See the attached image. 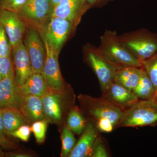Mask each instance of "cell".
Listing matches in <instances>:
<instances>
[{
	"mask_svg": "<svg viewBox=\"0 0 157 157\" xmlns=\"http://www.w3.org/2000/svg\"><path fill=\"white\" fill-rule=\"evenodd\" d=\"M98 48L104 58L117 70L128 67H142L141 62L121 43L116 31L106 30L100 37Z\"/></svg>",
	"mask_w": 157,
	"mask_h": 157,
	"instance_id": "1",
	"label": "cell"
},
{
	"mask_svg": "<svg viewBox=\"0 0 157 157\" xmlns=\"http://www.w3.org/2000/svg\"><path fill=\"white\" fill-rule=\"evenodd\" d=\"M75 94L70 86L58 90L49 89L41 98L45 119L48 122L60 124L75 106Z\"/></svg>",
	"mask_w": 157,
	"mask_h": 157,
	"instance_id": "2",
	"label": "cell"
},
{
	"mask_svg": "<svg viewBox=\"0 0 157 157\" xmlns=\"http://www.w3.org/2000/svg\"><path fill=\"white\" fill-rule=\"evenodd\" d=\"M119 40L135 58L140 62L157 53V33L146 29L118 35Z\"/></svg>",
	"mask_w": 157,
	"mask_h": 157,
	"instance_id": "3",
	"label": "cell"
},
{
	"mask_svg": "<svg viewBox=\"0 0 157 157\" xmlns=\"http://www.w3.org/2000/svg\"><path fill=\"white\" fill-rule=\"evenodd\" d=\"M80 109L89 121L95 125L104 119L109 120L115 129L123 114L122 109L116 107L104 98H96L86 95L78 96Z\"/></svg>",
	"mask_w": 157,
	"mask_h": 157,
	"instance_id": "4",
	"label": "cell"
},
{
	"mask_svg": "<svg viewBox=\"0 0 157 157\" xmlns=\"http://www.w3.org/2000/svg\"><path fill=\"white\" fill-rule=\"evenodd\" d=\"M157 125V104L152 100H139L123 110L117 128Z\"/></svg>",
	"mask_w": 157,
	"mask_h": 157,
	"instance_id": "5",
	"label": "cell"
},
{
	"mask_svg": "<svg viewBox=\"0 0 157 157\" xmlns=\"http://www.w3.org/2000/svg\"><path fill=\"white\" fill-rule=\"evenodd\" d=\"M54 9L50 0H27L17 13L27 25L34 27L41 33L52 17Z\"/></svg>",
	"mask_w": 157,
	"mask_h": 157,
	"instance_id": "6",
	"label": "cell"
},
{
	"mask_svg": "<svg viewBox=\"0 0 157 157\" xmlns=\"http://www.w3.org/2000/svg\"><path fill=\"white\" fill-rule=\"evenodd\" d=\"M84 56L86 63L97 76L101 92H103L113 81L114 73L117 70L104 58L98 48L94 45L87 44L85 46Z\"/></svg>",
	"mask_w": 157,
	"mask_h": 157,
	"instance_id": "7",
	"label": "cell"
},
{
	"mask_svg": "<svg viewBox=\"0 0 157 157\" xmlns=\"http://www.w3.org/2000/svg\"><path fill=\"white\" fill-rule=\"evenodd\" d=\"M23 42L29 56L34 73L43 74L46 51L38 30L32 26L27 25Z\"/></svg>",
	"mask_w": 157,
	"mask_h": 157,
	"instance_id": "8",
	"label": "cell"
},
{
	"mask_svg": "<svg viewBox=\"0 0 157 157\" xmlns=\"http://www.w3.org/2000/svg\"><path fill=\"white\" fill-rule=\"evenodd\" d=\"M76 28L67 20L52 16L40 34L54 50L59 53L70 33Z\"/></svg>",
	"mask_w": 157,
	"mask_h": 157,
	"instance_id": "9",
	"label": "cell"
},
{
	"mask_svg": "<svg viewBox=\"0 0 157 157\" xmlns=\"http://www.w3.org/2000/svg\"><path fill=\"white\" fill-rule=\"evenodd\" d=\"M46 51V60L43 75L48 88L60 90L67 87L62 77L58 62L59 52L54 50L45 39L42 38Z\"/></svg>",
	"mask_w": 157,
	"mask_h": 157,
	"instance_id": "10",
	"label": "cell"
},
{
	"mask_svg": "<svg viewBox=\"0 0 157 157\" xmlns=\"http://www.w3.org/2000/svg\"><path fill=\"white\" fill-rule=\"evenodd\" d=\"M0 24L4 28L12 48L23 42L27 25L17 12L0 8Z\"/></svg>",
	"mask_w": 157,
	"mask_h": 157,
	"instance_id": "11",
	"label": "cell"
},
{
	"mask_svg": "<svg viewBox=\"0 0 157 157\" xmlns=\"http://www.w3.org/2000/svg\"><path fill=\"white\" fill-rule=\"evenodd\" d=\"M14 78L18 86L22 85L34 73L30 59L23 42L12 49Z\"/></svg>",
	"mask_w": 157,
	"mask_h": 157,
	"instance_id": "12",
	"label": "cell"
},
{
	"mask_svg": "<svg viewBox=\"0 0 157 157\" xmlns=\"http://www.w3.org/2000/svg\"><path fill=\"white\" fill-rule=\"evenodd\" d=\"M89 9L85 0H62L55 7L52 16L67 20L76 27Z\"/></svg>",
	"mask_w": 157,
	"mask_h": 157,
	"instance_id": "13",
	"label": "cell"
},
{
	"mask_svg": "<svg viewBox=\"0 0 157 157\" xmlns=\"http://www.w3.org/2000/svg\"><path fill=\"white\" fill-rule=\"evenodd\" d=\"M23 97L15 82L13 70L0 81V109L9 107L19 108Z\"/></svg>",
	"mask_w": 157,
	"mask_h": 157,
	"instance_id": "14",
	"label": "cell"
},
{
	"mask_svg": "<svg viewBox=\"0 0 157 157\" xmlns=\"http://www.w3.org/2000/svg\"><path fill=\"white\" fill-rule=\"evenodd\" d=\"M101 97L123 110L134 105L139 100L134 93L113 81L107 90L102 93Z\"/></svg>",
	"mask_w": 157,
	"mask_h": 157,
	"instance_id": "15",
	"label": "cell"
},
{
	"mask_svg": "<svg viewBox=\"0 0 157 157\" xmlns=\"http://www.w3.org/2000/svg\"><path fill=\"white\" fill-rule=\"evenodd\" d=\"M100 133L93 123L88 122L69 157H90L94 143Z\"/></svg>",
	"mask_w": 157,
	"mask_h": 157,
	"instance_id": "16",
	"label": "cell"
},
{
	"mask_svg": "<svg viewBox=\"0 0 157 157\" xmlns=\"http://www.w3.org/2000/svg\"><path fill=\"white\" fill-rule=\"evenodd\" d=\"M18 109L28 124L46 119L41 98L33 95L23 96Z\"/></svg>",
	"mask_w": 157,
	"mask_h": 157,
	"instance_id": "17",
	"label": "cell"
},
{
	"mask_svg": "<svg viewBox=\"0 0 157 157\" xmlns=\"http://www.w3.org/2000/svg\"><path fill=\"white\" fill-rule=\"evenodd\" d=\"M141 67H128L117 70L113 81L132 92L139 81Z\"/></svg>",
	"mask_w": 157,
	"mask_h": 157,
	"instance_id": "18",
	"label": "cell"
},
{
	"mask_svg": "<svg viewBox=\"0 0 157 157\" xmlns=\"http://www.w3.org/2000/svg\"><path fill=\"white\" fill-rule=\"evenodd\" d=\"M43 74L34 73L21 86H20L23 96L33 95L42 98L49 90Z\"/></svg>",
	"mask_w": 157,
	"mask_h": 157,
	"instance_id": "19",
	"label": "cell"
},
{
	"mask_svg": "<svg viewBox=\"0 0 157 157\" xmlns=\"http://www.w3.org/2000/svg\"><path fill=\"white\" fill-rule=\"evenodd\" d=\"M4 129L6 135L15 131L23 125L27 124V121L18 108L14 107L2 109Z\"/></svg>",
	"mask_w": 157,
	"mask_h": 157,
	"instance_id": "20",
	"label": "cell"
},
{
	"mask_svg": "<svg viewBox=\"0 0 157 157\" xmlns=\"http://www.w3.org/2000/svg\"><path fill=\"white\" fill-rule=\"evenodd\" d=\"M156 91V89L153 83L145 70L141 67L139 81L132 93L139 100H152Z\"/></svg>",
	"mask_w": 157,
	"mask_h": 157,
	"instance_id": "21",
	"label": "cell"
},
{
	"mask_svg": "<svg viewBox=\"0 0 157 157\" xmlns=\"http://www.w3.org/2000/svg\"><path fill=\"white\" fill-rule=\"evenodd\" d=\"M87 124L80 108L74 106L70 109L67 117L66 125L72 132L77 135H81Z\"/></svg>",
	"mask_w": 157,
	"mask_h": 157,
	"instance_id": "22",
	"label": "cell"
},
{
	"mask_svg": "<svg viewBox=\"0 0 157 157\" xmlns=\"http://www.w3.org/2000/svg\"><path fill=\"white\" fill-rule=\"evenodd\" d=\"M62 150L61 157H69L76 144V138L73 132L65 124L62 129L61 136Z\"/></svg>",
	"mask_w": 157,
	"mask_h": 157,
	"instance_id": "23",
	"label": "cell"
},
{
	"mask_svg": "<svg viewBox=\"0 0 157 157\" xmlns=\"http://www.w3.org/2000/svg\"><path fill=\"white\" fill-rule=\"evenodd\" d=\"M142 67L157 89V53L151 58L141 62Z\"/></svg>",
	"mask_w": 157,
	"mask_h": 157,
	"instance_id": "24",
	"label": "cell"
},
{
	"mask_svg": "<svg viewBox=\"0 0 157 157\" xmlns=\"http://www.w3.org/2000/svg\"><path fill=\"white\" fill-rule=\"evenodd\" d=\"M48 121L46 119L35 122L31 127V132L34 134L38 143H43L46 136Z\"/></svg>",
	"mask_w": 157,
	"mask_h": 157,
	"instance_id": "25",
	"label": "cell"
},
{
	"mask_svg": "<svg viewBox=\"0 0 157 157\" xmlns=\"http://www.w3.org/2000/svg\"><path fill=\"white\" fill-rule=\"evenodd\" d=\"M110 156V155L105 139L100 134L94 143L90 157Z\"/></svg>",
	"mask_w": 157,
	"mask_h": 157,
	"instance_id": "26",
	"label": "cell"
},
{
	"mask_svg": "<svg viewBox=\"0 0 157 157\" xmlns=\"http://www.w3.org/2000/svg\"><path fill=\"white\" fill-rule=\"evenodd\" d=\"M12 46L6 31L0 24V56H11Z\"/></svg>",
	"mask_w": 157,
	"mask_h": 157,
	"instance_id": "27",
	"label": "cell"
},
{
	"mask_svg": "<svg viewBox=\"0 0 157 157\" xmlns=\"http://www.w3.org/2000/svg\"><path fill=\"white\" fill-rule=\"evenodd\" d=\"M14 70L13 60L11 56H0V81Z\"/></svg>",
	"mask_w": 157,
	"mask_h": 157,
	"instance_id": "28",
	"label": "cell"
},
{
	"mask_svg": "<svg viewBox=\"0 0 157 157\" xmlns=\"http://www.w3.org/2000/svg\"><path fill=\"white\" fill-rule=\"evenodd\" d=\"M27 0H0V8L17 12Z\"/></svg>",
	"mask_w": 157,
	"mask_h": 157,
	"instance_id": "29",
	"label": "cell"
},
{
	"mask_svg": "<svg viewBox=\"0 0 157 157\" xmlns=\"http://www.w3.org/2000/svg\"><path fill=\"white\" fill-rule=\"evenodd\" d=\"M31 132V127L28 125L25 124L11 132L9 135L18 138L22 141H27L29 138Z\"/></svg>",
	"mask_w": 157,
	"mask_h": 157,
	"instance_id": "30",
	"label": "cell"
},
{
	"mask_svg": "<svg viewBox=\"0 0 157 157\" xmlns=\"http://www.w3.org/2000/svg\"><path fill=\"white\" fill-rule=\"evenodd\" d=\"M89 9L93 7H102L114 0H85Z\"/></svg>",
	"mask_w": 157,
	"mask_h": 157,
	"instance_id": "31",
	"label": "cell"
},
{
	"mask_svg": "<svg viewBox=\"0 0 157 157\" xmlns=\"http://www.w3.org/2000/svg\"><path fill=\"white\" fill-rule=\"evenodd\" d=\"M5 155L10 157H30V155L21 151L10 152L5 153Z\"/></svg>",
	"mask_w": 157,
	"mask_h": 157,
	"instance_id": "32",
	"label": "cell"
},
{
	"mask_svg": "<svg viewBox=\"0 0 157 157\" xmlns=\"http://www.w3.org/2000/svg\"><path fill=\"white\" fill-rule=\"evenodd\" d=\"M13 145L6 138L5 135H0V146L4 147H11Z\"/></svg>",
	"mask_w": 157,
	"mask_h": 157,
	"instance_id": "33",
	"label": "cell"
},
{
	"mask_svg": "<svg viewBox=\"0 0 157 157\" xmlns=\"http://www.w3.org/2000/svg\"><path fill=\"white\" fill-rule=\"evenodd\" d=\"M0 135H6L4 129L2 117V109H0Z\"/></svg>",
	"mask_w": 157,
	"mask_h": 157,
	"instance_id": "34",
	"label": "cell"
},
{
	"mask_svg": "<svg viewBox=\"0 0 157 157\" xmlns=\"http://www.w3.org/2000/svg\"><path fill=\"white\" fill-rule=\"evenodd\" d=\"M50 1L55 8L62 0H50Z\"/></svg>",
	"mask_w": 157,
	"mask_h": 157,
	"instance_id": "35",
	"label": "cell"
},
{
	"mask_svg": "<svg viewBox=\"0 0 157 157\" xmlns=\"http://www.w3.org/2000/svg\"><path fill=\"white\" fill-rule=\"evenodd\" d=\"M152 101H154L155 103H156L157 104V89L156 91L154 97L153 98Z\"/></svg>",
	"mask_w": 157,
	"mask_h": 157,
	"instance_id": "36",
	"label": "cell"
},
{
	"mask_svg": "<svg viewBox=\"0 0 157 157\" xmlns=\"http://www.w3.org/2000/svg\"><path fill=\"white\" fill-rule=\"evenodd\" d=\"M4 155H5V153L2 151V149L1 148V146H0V157H4Z\"/></svg>",
	"mask_w": 157,
	"mask_h": 157,
	"instance_id": "37",
	"label": "cell"
}]
</instances>
